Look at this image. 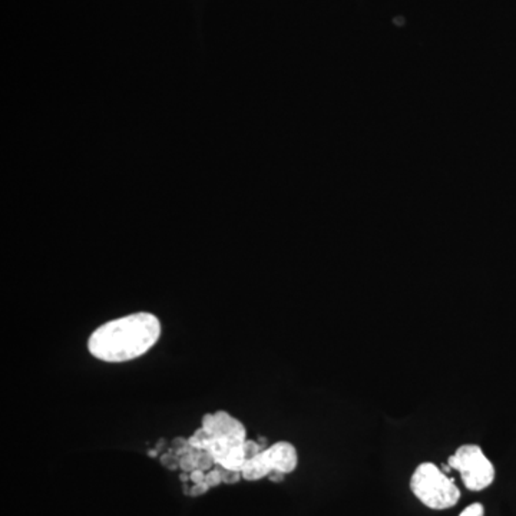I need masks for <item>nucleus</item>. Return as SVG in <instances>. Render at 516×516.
<instances>
[{
	"mask_svg": "<svg viewBox=\"0 0 516 516\" xmlns=\"http://www.w3.org/2000/svg\"><path fill=\"white\" fill-rule=\"evenodd\" d=\"M161 336V323L153 313L128 314L98 327L88 340V350L106 363L135 360L153 349Z\"/></svg>",
	"mask_w": 516,
	"mask_h": 516,
	"instance_id": "nucleus-1",
	"label": "nucleus"
},
{
	"mask_svg": "<svg viewBox=\"0 0 516 516\" xmlns=\"http://www.w3.org/2000/svg\"><path fill=\"white\" fill-rule=\"evenodd\" d=\"M409 487L413 496L432 510L450 509L461 501V489L454 479L433 462L417 465L410 476Z\"/></svg>",
	"mask_w": 516,
	"mask_h": 516,
	"instance_id": "nucleus-2",
	"label": "nucleus"
},
{
	"mask_svg": "<svg viewBox=\"0 0 516 516\" xmlns=\"http://www.w3.org/2000/svg\"><path fill=\"white\" fill-rule=\"evenodd\" d=\"M447 463L450 469L461 475L465 488L472 492L488 489L495 482V466L479 445L466 443L459 446L450 454Z\"/></svg>",
	"mask_w": 516,
	"mask_h": 516,
	"instance_id": "nucleus-3",
	"label": "nucleus"
},
{
	"mask_svg": "<svg viewBox=\"0 0 516 516\" xmlns=\"http://www.w3.org/2000/svg\"><path fill=\"white\" fill-rule=\"evenodd\" d=\"M264 458L271 469V472H281L284 475L293 473L298 465L297 449L290 442H277L267 446L263 450Z\"/></svg>",
	"mask_w": 516,
	"mask_h": 516,
	"instance_id": "nucleus-4",
	"label": "nucleus"
},
{
	"mask_svg": "<svg viewBox=\"0 0 516 516\" xmlns=\"http://www.w3.org/2000/svg\"><path fill=\"white\" fill-rule=\"evenodd\" d=\"M212 438H220L228 443L237 446L247 440L246 426L238 419L232 417L225 410L216 412V428L212 432Z\"/></svg>",
	"mask_w": 516,
	"mask_h": 516,
	"instance_id": "nucleus-5",
	"label": "nucleus"
},
{
	"mask_svg": "<svg viewBox=\"0 0 516 516\" xmlns=\"http://www.w3.org/2000/svg\"><path fill=\"white\" fill-rule=\"evenodd\" d=\"M270 473H271V469L264 458L263 452H260L253 459H249L241 469L242 479H246L249 482L261 480L264 477H268Z\"/></svg>",
	"mask_w": 516,
	"mask_h": 516,
	"instance_id": "nucleus-6",
	"label": "nucleus"
},
{
	"mask_svg": "<svg viewBox=\"0 0 516 516\" xmlns=\"http://www.w3.org/2000/svg\"><path fill=\"white\" fill-rule=\"evenodd\" d=\"M198 452L200 450H194L188 454H184V456L179 458V468L182 472H193L195 469H198Z\"/></svg>",
	"mask_w": 516,
	"mask_h": 516,
	"instance_id": "nucleus-7",
	"label": "nucleus"
},
{
	"mask_svg": "<svg viewBox=\"0 0 516 516\" xmlns=\"http://www.w3.org/2000/svg\"><path fill=\"white\" fill-rule=\"evenodd\" d=\"M216 465L214 456H212L209 450H200L198 452V469L208 472Z\"/></svg>",
	"mask_w": 516,
	"mask_h": 516,
	"instance_id": "nucleus-8",
	"label": "nucleus"
},
{
	"mask_svg": "<svg viewBox=\"0 0 516 516\" xmlns=\"http://www.w3.org/2000/svg\"><path fill=\"white\" fill-rule=\"evenodd\" d=\"M205 483L211 488H217L220 487V484L223 483V472H221V468H212L211 470L207 472L205 475Z\"/></svg>",
	"mask_w": 516,
	"mask_h": 516,
	"instance_id": "nucleus-9",
	"label": "nucleus"
},
{
	"mask_svg": "<svg viewBox=\"0 0 516 516\" xmlns=\"http://www.w3.org/2000/svg\"><path fill=\"white\" fill-rule=\"evenodd\" d=\"M242 447H244V453H246V459H253L254 456H257V454L260 452H263L265 447L261 446L257 440H251V439H247L244 442V445H242ZM246 461V462H247Z\"/></svg>",
	"mask_w": 516,
	"mask_h": 516,
	"instance_id": "nucleus-10",
	"label": "nucleus"
},
{
	"mask_svg": "<svg viewBox=\"0 0 516 516\" xmlns=\"http://www.w3.org/2000/svg\"><path fill=\"white\" fill-rule=\"evenodd\" d=\"M221 472H223V483L234 484V483H238L242 479V475H241L239 470H230V469L221 468Z\"/></svg>",
	"mask_w": 516,
	"mask_h": 516,
	"instance_id": "nucleus-11",
	"label": "nucleus"
},
{
	"mask_svg": "<svg viewBox=\"0 0 516 516\" xmlns=\"http://www.w3.org/2000/svg\"><path fill=\"white\" fill-rule=\"evenodd\" d=\"M459 516H484V508H483L482 503L475 502V503H470L469 506H466L459 513Z\"/></svg>",
	"mask_w": 516,
	"mask_h": 516,
	"instance_id": "nucleus-12",
	"label": "nucleus"
},
{
	"mask_svg": "<svg viewBox=\"0 0 516 516\" xmlns=\"http://www.w3.org/2000/svg\"><path fill=\"white\" fill-rule=\"evenodd\" d=\"M201 428L209 433L212 436V432H214V428H216V413H207L204 417H202V421H201Z\"/></svg>",
	"mask_w": 516,
	"mask_h": 516,
	"instance_id": "nucleus-13",
	"label": "nucleus"
},
{
	"mask_svg": "<svg viewBox=\"0 0 516 516\" xmlns=\"http://www.w3.org/2000/svg\"><path fill=\"white\" fill-rule=\"evenodd\" d=\"M209 491V487L204 482V483H195L191 487V491H190V496L193 498H198V496H202L205 495L207 492Z\"/></svg>",
	"mask_w": 516,
	"mask_h": 516,
	"instance_id": "nucleus-14",
	"label": "nucleus"
},
{
	"mask_svg": "<svg viewBox=\"0 0 516 516\" xmlns=\"http://www.w3.org/2000/svg\"><path fill=\"white\" fill-rule=\"evenodd\" d=\"M190 475H191V482H193V484H195V483H204V482H205V475H207V472H204V470H201V469H195V470H193Z\"/></svg>",
	"mask_w": 516,
	"mask_h": 516,
	"instance_id": "nucleus-15",
	"label": "nucleus"
},
{
	"mask_svg": "<svg viewBox=\"0 0 516 516\" xmlns=\"http://www.w3.org/2000/svg\"><path fill=\"white\" fill-rule=\"evenodd\" d=\"M186 445H188V439H186V438H175L174 440H172V443H171V447H174V449H178V447H182V446H186Z\"/></svg>",
	"mask_w": 516,
	"mask_h": 516,
	"instance_id": "nucleus-16",
	"label": "nucleus"
},
{
	"mask_svg": "<svg viewBox=\"0 0 516 516\" xmlns=\"http://www.w3.org/2000/svg\"><path fill=\"white\" fill-rule=\"evenodd\" d=\"M284 473H281V472H271L270 473V476H268V479L271 480V482H283L284 480Z\"/></svg>",
	"mask_w": 516,
	"mask_h": 516,
	"instance_id": "nucleus-17",
	"label": "nucleus"
},
{
	"mask_svg": "<svg viewBox=\"0 0 516 516\" xmlns=\"http://www.w3.org/2000/svg\"><path fill=\"white\" fill-rule=\"evenodd\" d=\"M148 454H149V456H158V449H153V450H149L148 452Z\"/></svg>",
	"mask_w": 516,
	"mask_h": 516,
	"instance_id": "nucleus-18",
	"label": "nucleus"
}]
</instances>
